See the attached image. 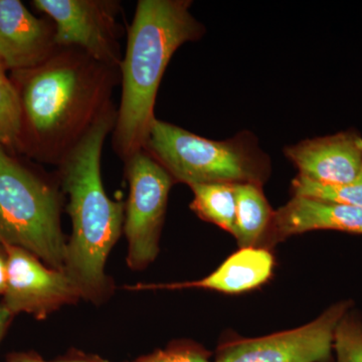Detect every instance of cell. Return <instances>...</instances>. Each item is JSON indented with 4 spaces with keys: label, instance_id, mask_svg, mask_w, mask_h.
I'll return each mask as SVG.
<instances>
[{
    "label": "cell",
    "instance_id": "obj_18",
    "mask_svg": "<svg viewBox=\"0 0 362 362\" xmlns=\"http://www.w3.org/2000/svg\"><path fill=\"white\" fill-rule=\"evenodd\" d=\"M334 362H362V317L352 308L335 330Z\"/></svg>",
    "mask_w": 362,
    "mask_h": 362
},
{
    "label": "cell",
    "instance_id": "obj_1",
    "mask_svg": "<svg viewBox=\"0 0 362 362\" xmlns=\"http://www.w3.org/2000/svg\"><path fill=\"white\" fill-rule=\"evenodd\" d=\"M16 74L21 84L16 86L23 106L21 135L28 131L33 152L57 166L113 105L121 78L120 69L76 47H58L42 65Z\"/></svg>",
    "mask_w": 362,
    "mask_h": 362
},
{
    "label": "cell",
    "instance_id": "obj_9",
    "mask_svg": "<svg viewBox=\"0 0 362 362\" xmlns=\"http://www.w3.org/2000/svg\"><path fill=\"white\" fill-rule=\"evenodd\" d=\"M7 280L2 305L13 316L25 313L44 320L66 305L82 299L77 285L65 270L45 265L32 252L4 246Z\"/></svg>",
    "mask_w": 362,
    "mask_h": 362
},
{
    "label": "cell",
    "instance_id": "obj_15",
    "mask_svg": "<svg viewBox=\"0 0 362 362\" xmlns=\"http://www.w3.org/2000/svg\"><path fill=\"white\" fill-rule=\"evenodd\" d=\"M194 199L190 207L202 220L220 226L233 235L235 230V185L232 183H204L190 185Z\"/></svg>",
    "mask_w": 362,
    "mask_h": 362
},
{
    "label": "cell",
    "instance_id": "obj_22",
    "mask_svg": "<svg viewBox=\"0 0 362 362\" xmlns=\"http://www.w3.org/2000/svg\"><path fill=\"white\" fill-rule=\"evenodd\" d=\"M7 362H47L42 356L35 352H23L14 354L8 357Z\"/></svg>",
    "mask_w": 362,
    "mask_h": 362
},
{
    "label": "cell",
    "instance_id": "obj_5",
    "mask_svg": "<svg viewBox=\"0 0 362 362\" xmlns=\"http://www.w3.org/2000/svg\"><path fill=\"white\" fill-rule=\"evenodd\" d=\"M145 149L173 180L189 187L204 183L262 185L270 170L268 157L250 134L216 141L156 118Z\"/></svg>",
    "mask_w": 362,
    "mask_h": 362
},
{
    "label": "cell",
    "instance_id": "obj_21",
    "mask_svg": "<svg viewBox=\"0 0 362 362\" xmlns=\"http://www.w3.org/2000/svg\"><path fill=\"white\" fill-rule=\"evenodd\" d=\"M7 280V255L6 249L0 245V296L6 292Z\"/></svg>",
    "mask_w": 362,
    "mask_h": 362
},
{
    "label": "cell",
    "instance_id": "obj_4",
    "mask_svg": "<svg viewBox=\"0 0 362 362\" xmlns=\"http://www.w3.org/2000/svg\"><path fill=\"white\" fill-rule=\"evenodd\" d=\"M62 192L59 182L37 175L0 146V245L21 247L45 265L65 270Z\"/></svg>",
    "mask_w": 362,
    "mask_h": 362
},
{
    "label": "cell",
    "instance_id": "obj_14",
    "mask_svg": "<svg viewBox=\"0 0 362 362\" xmlns=\"http://www.w3.org/2000/svg\"><path fill=\"white\" fill-rule=\"evenodd\" d=\"M235 230L233 237L240 249L261 247L270 228L274 211L267 201L261 185H235Z\"/></svg>",
    "mask_w": 362,
    "mask_h": 362
},
{
    "label": "cell",
    "instance_id": "obj_23",
    "mask_svg": "<svg viewBox=\"0 0 362 362\" xmlns=\"http://www.w3.org/2000/svg\"><path fill=\"white\" fill-rule=\"evenodd\" d=\"M13 318V316L7 311L6 307L2 303H0V341H1L4 334H6L7 329H8Z\"/></svg>",
    "mask_w": 362,
    "mask_h": 362
},
{
    "label": "cell",
    "instance_id": "obj_8",
    "mask_svg": "<svg viewBox=\"0 0 362 362\" xmlns=\"http://www.w3.org/2000/svg\"><path fill=\"white\" fill-rule=\"evenodd\" d=\"M54 23L59 47H76L105 65L120 69V2L114 0H35Z\"/></svg>",
    "mask_w": 362,
    "mask_h": 362
},
{
    "label": "cell",
    "instance_id": "obj_7",
    "mask_svg": "<svg viewBox=\"0 0 362 362\" xmlns=\"http://www.w3.org/2000/svg\"><path fill=\"white\" fill-rule=\"evenodd\" d=\"M352 306L344 300L301 327L223 343L214 362H334L335 330Z\"/></svg>",
    "mask_w": 362,
    "mask_h": 362
},
{
    "label": "cell",
    "instance_id": "obj_17",
    "mask_svg": "<svg viewBox=\"0 0 362 362\" xmlns=\"http://www.w3.org/2000/svg\"><path fill=\"white\" fill-rule=\"evenodd\" d=\"M23 113L20 93L6 76L0 77V146L20 141Z\"/></svg>",
    "mask_w": 362,
    "mask_h": 362
},
{
    "label": "cell",
    "instance_id": "obj_12",
    "mask_svg": "<svg viewBox=\"0 0 362 362\" xmlns=\"http://www.w3.org/2000/svg\"><path fill=\"white\" fill-rule=\"evenodd\" d=\"M312 230H337L362 235V209L306 197H293L274 211L261 247L268 249L294 235Z\"/></svg>",
    "mask_w": 362,
    "mask_h": 362
},
{
    "label": "cell",
    "instance_id": "obj_24",
    "mask_svg": "<svg viewBox=\"0 0 362 362\" xmlns=\"http://www.w3.org/2000/svg\"><path fill=\"white\" fill-rule=\"evenodd\" d=\"M4 66H2L1 63H0V77H2V76H6V74H4Z\"/></svg>",
    "mask_w": 362,
    "mask_h": 362
},
{
    "label": "cell",
    "instance_id": "obj_16",
    "mask_svg": "<svg viewBox=\"0 0 362 362\" xmlns=\"http://www.w3.org/2000/svg\"><path fill=\"white\" fill-rule=\"evenodd\" d=\"M291 187L293 197H311L362 209V170L356 180L346 185H323L297 175Z\"/></svg>",
    "mask_w": 362,
    "mask_h": 362
},
{
    "label": "cell",
    "instance_id": "obj_2",
    "mask_svg": "<svg viewBox=\"0 0 362 362\" xmlns=\"http://www.w3.org/2000/svg\"><path fill=\"white\" fill-rule=\"evenodd\" d=\"M117 110L112 105L59 164V183L68 195L71 233L66 243L65 271L82 299L103 304L113 295L106 273L109 255L123 232L125 206L106 194L101 175L105 140L114 130Z\"/></svg>",
    "mask_w": 362,
    "mask_h": 362
},
{
    "label": "cell",
    "instance_id": "obj_20",
    "mask_svg": "<svg viewBox=\"0 0 362 362\" xmlns=\"http://www.w3.org/2000/svg\"><path fill=\"white\" fill-rule=\"evenodd\" d=\"M52 362H111L94 354H86L81 351H71L61 358Z\"/></svg>",
    "mask_w": 362,
    "mask_h": 362
},
{
    "label": "cell",
    "instance_id": "obj_19",
    "mask_svg": "<svg viewBox=\"0 0 362 362\" xmlns=\"http://www.w3.org/2000/svg\"><path fill=\"white\" fill-rule=\"evenodd\" d=\"M211 354L202 345L187 340L169 344L133 362H211Z\"/></svg>",
    "mask_w": 362,
    "mask_h": 362
},
{
    "label": "cell",
    "instance_id": "obj_3",
    "mask_svg": "<svg viewBox=\"0 0 362 362\" xmlns=\"http://www.w3.org/2000/svg\"><path fill=\"white\" fill-rule=\"evenodd\" d=\"M188 0H140L128 30L120 65L122 98L113 130L114 149L128 160L146 148L156 120L159 85L178 47L201 39L204 26L190 13Z\"/></svg>",
    "mask_w": 362,
    "mask_h": 362
},
{
    "label": "cell",
    "instance_id": "obj_6",
    "mask_svg": "<svg viewBox=\"0 0 362 362\" xmlns=\"http://www.w3.org/2000/svg\"><path fill=\"white\" fill-rule=\"evenodd\" d=\"M125 163L129 183L123 226L128 245L126 261L131 270L142 271L158 256L168 195L175 180L146 149Z\"/></svg>",
    "mask_w": 362,
    "mask_h": 362
},
{
    "label": "cell",
    "instance_id": "obj_13",
    "mask_svg": "<svg viewBox=\"0 0 362 362\" xmlns=\"http://www.w3.org/2000/svg\"><path fill=\"white\" fill-rule=\"evenodd\" d=\"M275 259L265 247H243L226 259L214 273L192 282L136 285L132 290L206 289L240 294L265 284L273 274Z\"/></svg>",
    "mask_w": 362,
    "mask_h": 362
},
{
    "label": "cell",
    "instance_id": "obj_10",
    "mask_svg": "<svg viewBox=\"0 0 362 362\" xmlns=\"http://www.w3.org/2000/svg\"><path fill=\"white\" fill-rule=\"evenodd\" d=\"M298 175L323 185H346L362 170V136L356 130L304 140L285 149Z\"/></svg>",
    "mask_w": 362,
    "mask_h": 362
},
{
    "label": "cell",
    "instance_id": "obj_11",
    "mask_svg": "<svg viewBox=\"0 0 362 362\" xmlns=\"http://www.w3.org/2000/svg\"><path fill=\"white\" fill-rule=\"evenodd\" d=\"M52 21L40 20L20 0H0V63L14 71L32 70L57 49Z\"/></svg>",
    "mask_w": 362,
    "mask_h": 362
}]
</instances>
